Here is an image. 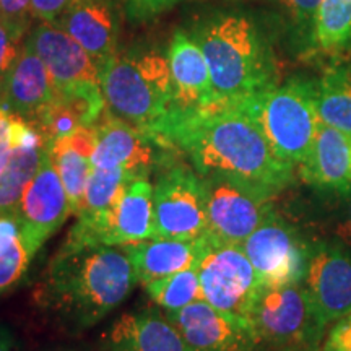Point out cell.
I'll return each instance as SVG.
<instances>
[{
  "label": "cell",
  "mask_w": 351,
  "mask_h": 351,
  "mask_svg": "<svg viewBox=\"0 0 351 351\" xmlns=\"http://www.w3.org/2000/svg\"><path fill=\"white\" fill-rule=\"evenodd\" d=\"M324 327L351 314V251L340 241H317L304 280Z\"/></svg>",
  "instance_id": "obj_12"
},
{
  "label": "cell",
  "mask_w": 351,
  "mask_h": 351,
  "mask_svg": "<svg viewBox=\"0 0 351 351\" xmlns=\"http://www.w3.org/2000/svg\"><path fill=\"white\" fill-rule=\"evenodd\" d=\"M13 213L19 218L26 244L33 254H36L72 215L69 195L49 152L26 186Z\"/></svg>",
  "instance_id": "obj_13"
},
{
  "label": "cell",
  "mask_w": 351,
  "mask_h": 351,
  "mask_svg": "<svg viewBox=\"0 0 351 351\" xmlns=\"http://www.w3.org/2000/svg\"><path fill=\"white\" fill-rule=\"evenodd\" d=\"M155 238L194 241L208 230L204 181L194 168L174 160L156 171L153 184Z\"/></svg>",
  "instance_id": "obj_7"
},
{
  "label": "cell",
  "mask_w": 351,
  "mask_h": 351,
  "mask_svg": "<svg viewBox=\"0 0 351 351\" xmlns=\"http://www.w3.org/2000/svg\"><path fill=\"white\" fill-rule=\"evenodd\" d=\"M25 32L0 20V77H7L25 44Z\"/></svg>",
  "instance_id": "obj_31"
},
{
  "label": "cell",
  "mask_w": 351,
  "mask_h": 351,
  "mask_svg": "<svg viewBox=\"0 0 351 351\" xmlns=\"http://www.w3.org/2000/svg\"><path fill=\"white\" fill-rule=\"evenodd\" d=\"M0 351H19L15 335L3 324H0Z\"/></svg>",
  "instance_id": "obj_38"
},
{
  "label": "cell",
  "mask_w": 351,
  "mask_h": 351,
  "mask_svg": "<svg viewBox=\"0 0 351 351\" xmlns=\"http://www.w3.org/2000/svg\"><path fill=\"white\" fill-rule=\"evenodd\" d=\"M155 238V205L150 176H137L109 218L103 244L125 245Z\"/></svg>",
  "instance_id": "obj_23"
},
{
  "label": "cell",
  "mask_w": 351,
  "mask_h": 351,
  "mask_svg": "<svg viewBox=\"0 0 351 351\" xmlns=\"http://www.w3.org/2000/svg\"><path fill=\"white\" fill-rule=\"evenodd\" d=\"M47 152H49L47 145L33 148H13L10 160L5 168L0 171V215L12 213L16 208L26 186L36 174Z\"/></svg>",
  "instance_id": "obj_27"
},
{
  "label": "cell",
  "mask_w": 351,
  "mask_h": 351,
  "mask_svg": "<svg viewBox=\"0 0 351 351\" xmlns=\"http://www.w3.org/2000/svg\"><path fill=\"white\" fill-rule=\"evenodd\" d=\"M317 80L295 75L241 104L269 140L271 150L298 169L313 148L319 127Z\"/></svg>",
  "instance_id": "obj_5"
},
{
  "label": "cell",
  "mask_w": 351,
  "mask_h": 351,
  "mask_svg": "<svg viewBox=\"0 0 351 351\" xmlns=\"http://www.w3.org/2000/svg\"><path fill=\"white\" fill-rule=\"evenodd\" d=\"M166 143L189 156L200 178H221L274 199L296 168L271 150L257 122L238 106H212L171 124Z\"/></svg>",
  "instance_id": "obj_1"
},
{
  "label": "cell",
  "mask_w": 351,
  "mask_h": 351,
  "mask_svg": "<svg viewBox=\"0 0 351 351\" xmlns=\"http://www.w3.org/2000/svg\"><path fill=\"white\" fill-rule=\"evenodd\" d=\"M124 247L134 263L137 282L145 285L197 267L204 247V236L194 241L148 239L125 244Z\"/></svg>",
  "instance_id": "obj_24"
},
{
  "label": "cell",
  "mask_w": 351,
  "mask_h": 351,
  "mask_svg": "<svg viewBox=\"0 0 351 351\" xmlns=\"http://www.w3.org/2000/svg\"><path fill=\"white\" fill-rule=\"evenodd\" d=\"M192 351H261L247 319L195 301L174 313H165Z\"/></svg>",
  "instance_id": "obj_14"
},
{
  "label": "cell",
  "mask_w": 351,
  "mask_h": 351,
  "mask_svg": "<svg viewBox=\"0 0 351 351\" xmlns=\"http://www.w3.org/2000/svg\"><path fill=\"white\" fill-rule=\"evenodd\" d=\"M320 2L322 0H276L298 32L311 38V44L314 39L315 19H317Z\"/></svg>",
  "instance_id": "obj_30"
},
{
  "label": "cell",
  "mask_w": 351,
  "mask_h": 351,
  "mask_svg": "<svg viewBox=\"0 0 351 351\" xmlns=\"http://www.w3.org/2000/svg\"><path fill=\"white\" fill-rule=\"evenodd\" d=\"M70 0H33V16L39 21H56Z\"/></svg>",
  "instance_id": "obj_37"
},
{
  "label": "cell",
  "mask_w": 351,
  "mask_h": 351,
  "mask_svg": "<svg viewBox=\"0 0 351 351\" xmlns=\"http://www.w3.org/2000/svg\"><path fill=\"white\" fill-rule=\"evenodd\" d=\"M339 199H341V207L337 212V218L333 219L332 231L335 234V239L345 244L351 251V192Z\"/></svg>",
  "instance_id": "obj_35"
},
{
  "label": "cell",
  "mask_w": 351,
  "mask_h": 351,
  "mask_svg": "<svg viewBox=\"0 0 351 351\" xmlns=\"http://www.w3.org/2000/svg\"><path fill=\"white\" fill-rule=\"evenodd\" d=\"M124 245L65 238L36 289V302L70 330L98 324L137 285Z\"/></svg>",
  "instance_id": "obj_2"
},
{
  "label": "cell",
  "mask_w": 351,
  "mask_h": 351,
  "mask_svg": "<svg viewBox=\"0 0 351 351\" xmlns=\"http://www.w3.org/2000/svg\"><path fill=\"white\" fill-rule=\"evenodd\" d=\"M12 116L5 106L0 108V171L5 168L13 152L12 142Z\"/></svg>",
  "instance_id": "obj_36"
},
{
  "label": "cell",
  "mask_w": 351,
  "mask_h": 351,
  "mask_svg": "<svg viewBox=\"0 0 351 351\" xmlns=\"http://www.w3.org/2000/svg\"><path fill=\"white\" fill-rule=\"evenodd\" d=\"M49 70L56 93L83 85H101V67L54 21H41L26 38Z\"/></svg>",
  "instance_id": "obj_16"
},
{
  "label": "cell",
  "mask_w": 351,
  "mask_h": 351,
  "mask_svg": "<svg viewBox=\"0 0 351 351\" xmlns=\"http://www.w3.org/2000/svg\"><path fill=\"white\" fill-rule=\"evenodd\" d=\"M245 319L261 351H320L327 330L302 283L262 287Z\"/></svg>",
  "instance_id": "obj_6"
},
{
  "label": "cell",
  "mask_w": 351,
  "mask_h": 351,
  "mask_svg": "<svg viewBox=\"0 0 351 351\" xmlns=\"http://www.w3.org/2000/svg\"><path fill=\"white\" fill-rule=\"evenodd\" d=\"M315 243L274 208L243 243L262 287H287L304 280Z\"/></svg>",
  "instance_id": "obj_9"
},
{
  "label": "cell",
  "mask_w": 351,
  "mask_h": 351,
  "mask_svg": "<svg viewBox=\"0 0 351 351\" xmlns=\"http://www.w3.org/2000/svg\"><path fill=\"white\" fill-rule=\"evenodd\" d=\"M317 114L324 124L351 137V62H327L317 80Z\"/></svg>",
  "instance_id": "obj_25"
},
{
  "label": "cell",
  "mask_w": 351,
  "mask_h": 351,
  "mask_svg": "<svg viewBox=\"0 0 351 351\" xmlns=\"http://www.w3.org/2000/svg\"><path fill=\"white\" fill-rule=\"evenodd\" d=\"M98 140L95 125H83L73 134L57 138L49 145V156L60 176L69 195L72 215L78 217L85 200V192L93 174V153Z\"/></svg>",
  "instance_id": "obj_22"
},
{
  "label": "cell",
  "mask_w": 351,
  "mask_h": 351,
  "mask_svg": "<svg viewBox=\"0 0 351 351\" xmlns=\"http://www.w3.org/2000/svg\"><path fill=\"white\" fill-rule=\"evenodd\" d=\"M96 132L95 168H125L140 176H150L179 153L108 111L96 122Z\"/></svg>",
  "instance_id": "obj_11"
},
{
  "label": "cell",
  "mask_w": 351,
  "mask_h": 351,
  "mask_svg": "<svg viewBox=\"0 0 351 351\" xmlns=\"http://www.w3.org/2000/svg\"><path fill=\"white\" fill-rule=\"evenodd\" d=\"M207 199V232L223 243L243 244L274 210L271 197L221 178H202Z\"/></svg>",
  "instance_id": "obj_10"
},
{
  "label": "cell",
  "mask_w": 351,
  "mask_h": 351,
  "mask_svg": "<svg viewBox=\"0 0 351 351\" xmlns=\"http://www.w3.org/2000/svg\"><path fill=\"white\" fill-rule=\"evenodd\" d=\"M181 0H127V13L132 20H148L161 15Z\"/></svg>",
  "instance_id": "obj_34"
},
{
  "label": "cell",
  "mask_w": 351,
  "mask_h": 351,
  "mask_svg": "<svg viewBox=\"0 0 351 351\" xmlns=\"http://www.w3.org/2000/svg\"><path fill=\"white\" fill-rule=\"evenodd\" d=\"M194 39L207 59L215 106H241L278 83L269 41L247 15H215L195 29Z\"/></svg>",
  "instance_id": "obj_3"
},
{
  "label": "cell",
  "mask_w": 351,
  "mask_h": 351,
  "mask_svg": "<svg viewBox=\"0 0 351 351\" xmlns=\"http://www.w3.org/2000/svg\"><path fill=\"white\" fill-rule=\"evenodd\" d=\"M137 176L125 168H95L77 223L70 228L67 238L103 244L109 218Z\"/></svg>",
  "instance_id": "obj_20"
},
{
  "label": "cell",
  "mask_w": 351,
  "mask_h": 351,
  "mask_svg": "<svg viewBox=\"0 0 351 351\" xmlns=\"http://www.w3.org/2000/svg\"><path fill=\"white\" fill-rule=\"evenodd\" d=\"M101 90L109 114L165 143V130L174 111L168 52L156 46L117 52L101 72Z\"/></svg>",
  "instance_id": "obj_4"
},
{
  "label": "cell",
  "mask_w": 351,
  "mask_h": 351,
  "mask_svg": "<svg viewBox=\"0 0 351 351\" xmlns=\"http://www.w3.org/2000/svg\"><path fill=\"white\" fill-rule=\"evenodd\" d=\"M5 103V77H0V108Z\"/></svg>",
  "instance_id": "obj_39"
},
{
  "label": "cell",
  "mask_w": 351,
  "mask_h": 351,
  "mask_svg": "<svg viewBox=\"0 0 351 351\" xmlns=\"http://www.w3.org/2000/svg\"><path fill=\"white\" fill-rule=\"evenodd\" d=\"M320 351H351V314L332 324Z\"/></svg>",
  "instance_id": "obj_33"
},
{
  "label": "cell",
  "mask_w": 351,
  "mask_h": 351,
  "mask_svg": "<svg viewBox=\"0 0 351 351\" xmlns=\"http://www.w3.org/2000/svg\"><path fill=\"white\" fill-rule=\"evenodd\" d=\"M313 47L327 62L351 59V0L320 2Z\"/></svg>",
  "instance_id": "obj_26"
},
{
  "label": "cell",
  "mask_w": 351,
  "mask_h": 351,
  "mask_svg": "<svg viewBox=\"0 0 351 351\" xmlns=\"http://www.w3.org/2000/svg\"><path fill=\"white\" fill-rule=\"evenodd\" d=\"M296 173L302 182L324 194H350L351 137L320 121L313 148Z\"/></svg>",
  "instance_id": "obj_18"
},
{
  "label": "cell",
  "mask_w": 351,
  "mask_h": 351,
  "mask_svg": "<svg viewBox=\"0 0 351 351\" xmlns=\"http://www.w3.org/2000/svg\"><path fill=\"white\" fill-rule=\"evenodd\" d=\"M54 23L75 39L101 70L119 52V20L112 0H70Z\"/></svg>",
  "instance_id": "obj_17"
},
{
  "label": "cell",
  "mask_w": 351,
  "mask_h": 351,
  "mask_svg": "<svg viewBox=\"0 0 351 351\" xmlns=\"http://www.w3.org/2000/svg\"><path fill=\"white\" fill-rule=\"evenodd\" d=\"M33 0H0V20L21 32H28L33 16Z\"/></svg>",
  "instance_id": "obj_32"
},
{
  "label": "cell",
  "mask_w": 351,
  "mask_h": 351,
  "mask_svg": "<svg viewBox=\"0 0 351 351\" xmlns=\"http://www.w3.org/2000/svg\"><path fill=\"white\" fill-rule=\"evenodd\" d=\"M56 96V86L49 70L29 43L25 39L23 49L5 77V106L8 111L33 122L39 111Z\"/></svg>",
  "instance_id": "obj_21"
},
{
  "label": "cell",
  "mask_w": 351,
  "mask_h": 351,
  "mask_svg": "<svg viewBox=\"0 0 351 351\" xmlns=\"http://www.w3.org/2000/svg\"><path fill=\"white\" fill-rule=\"evenodd\" d=\"M168 56L171 77H173L174 111L165 130V143L166 134L173 122L215 106V93L207 59L194 36L187 34L184 29H176Z\"/></svg>",
  "instance_id": "obj_15"
},
{
  "label": "cell",
  "mask_w": 351,
  "mask_h": 351,
  "mask_svg": "<svg viewBox=\"0 0 351 351\" xmlns=\"http://www.w3.org/2000/svg\"><path fill=\"white\" fill-rule=\"evenodd\" d=\"M197 271L204 300L208 304L245 319L262 282L245 256L243 244L223 243L205 232Z\"/></svg>",
  "instance_id": "obj_8"
},
{
  "label": "cell",
  "mask_w": 351,
  "mask_h": 351,
  "mask_svg": "<svg viewBox=\"0 0 351 351\" xmlns=\"http://www.w3.org/2000/svg\"><path fill=\"white\" fill-rule=\"evenodd\" d=\"M147 293L166 313L182 309L195 301L204 300L197 267L187 269L165 278L153 280L143 285Z\"/></svg>",
  "instance_id": "obj_29"
},
{
  "label": "cell",
  "mask_w": 351,
  "mask_h": 351,
  "mask_svg": "<svg viewBox=\"0 0 351 351\" xmlns=\"http://www.w3.org/2000/svg\"><path fill=\"white\" fill-rule=\"evenodd\" d=\"M104 351H192L166 314L143 307L122 314L103 335Z\"/></svg>",
  "instance_id": "obj_19"
},
{
  "label": "cell",
  "mask_w": 351,
  "mask_h": 351,
  "mask_svg": "<svg viewBox=\"0 0 351 351\" xmlns=\"http://www.w3.org/2000/svg\"><path fill=\"white\" fill-rule=\"evenodd\" d=\"M33 256L16 215H0V295L23 278Z\"/></svg>",
  "instance_id": "obj_28"
}]
</instances>
